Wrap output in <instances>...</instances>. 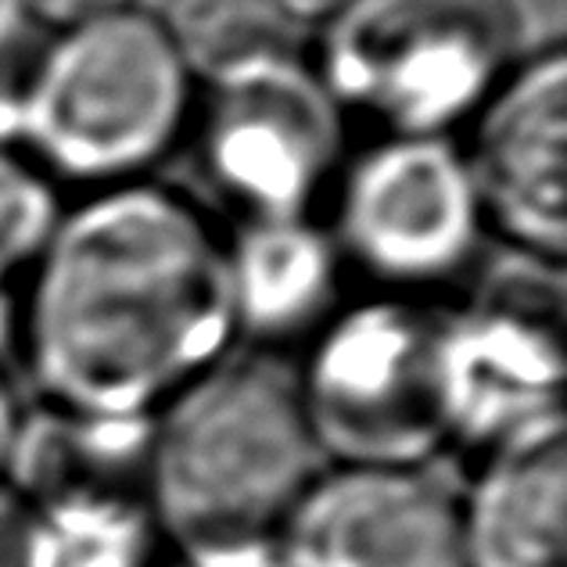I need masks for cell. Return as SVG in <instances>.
<instances>
[{
	"instance_id": "cell-8",
	"label": "cell",
	"mask_w": 567,
	"mask_h": 567,
	"mask_svg": "<svg viewBox=\"0 0 567 567\" xmlns=\"http://www.w3.org/2000/svg\"><path fill=\"white\" fill-rule=\"evenodd\" d=\"M320 219L349 274L392 295L450 298L488 241L456 137H374L349 152Z\"/></svg>"
},
{
	"instance_id": "cell-17",
	"label": "cell",
	"mask_w": 567,
	"mask_h": 567,
	"mask_svg": "<svg viewBox=\"0 0 567 567\" xmlns=\"http://www.w3.org/2000/svg\"><path fill=\"white\" fill-rule=\"evenodd\" d=\"M0 567H37V511L0 482Z\"/></svg>"
},
{
	"instance_id": "cell-15",
	"label": "cell",
	"mask_w": 567,
	"mask_h": 567,
	"mask_svg": "<svg viewBox=\"0 0 567 567\" xmlns=\"http://www.w3.org/2000/svg\"><path fill=\"white\" fill-rule=\"evenodd\" d=\"M65 190L14 144L0 141V270L22 277L48 245Z\"/></svg>"
},
{
	"instance_id": "cell-1",
	"label": "cell",
	"mask_w": 567,
	"mask_h": 567,
	"mask_svg": "<svg viewBox=\"0 0 567 567\" xmlns=\"http://www.w3.org/2000/svg\"><path fill=\"white\" fill-rule=\"evenodd\" d=\"M230 349L227 219L181 184L83 190L22 274L14 367L54 406L152 421Z\"/></svg>"
},
{
	"instance_id": "cell-21",
	"label": "cell",
	"mask_w": 567,
	"mask_h": 567,
	"mask_svg": "<svg viewBox=\"0 0 567 567\" xmlns=\"http://www.w3.org/2000/svg\"><path fill=\"white\" fill-rule=\"evenodd\" d=\"M280 19L288 22H309V25H323L331 14H338L349 0H266Z\"/></svg>"
},
{
	"instance_id": "cell-22",
	"label": "cell",
	"mask_w": 567,
	"mask_h": 567,
	"mask_svg": "<svg viewBox=\"0 0 567 567\" xmlns=\"http://www.w3.org/2000/svg\"><path fill=\"white\" fill-rule=\"evenodd\" d=\"M4 97H8V72H0V115H4Z\"/></svg>"
},
{
	"instance_id": "cell-13",
	"label": "cell",
	"mask_w": 567,
	"mask_h": 567,
	"mask_svg": "<svg viewBox=\"0 0 567 567\" xmlns=\"http://www.w3.org/2000/svg\"><path fill=\"white\" fill-rule=\"evenodd\" d=\"M147 453L152 421L25 399L0 482L29 503L72 492H144Z\"/></svg>"
},
{
	"instance_id": "cell-6",
	"label": "cell",
	"mask_w": 567,
	"mask_h": 567,
	"mask_svg": "<svg viewBox=\"0 0 567 567\" xmlns=\"http://www.w3.org/2000/svg\"><path fill=\"white\" fill-rule=\"evenodd\" d=\"M445 298H349L295 355L298 395L327 464L413 467L450 456L442 416Z\"/></svg>"
},
{
	"instance_id": "cell-20",
	"label": "cell",
	"mask_w": 567,
	"mask_h": 567,
	"mask_svg": "<svg viewBox=\"0 0 567 567\" xmlns=\"http://www.w3.org/2000/svg\"><path fill=\"white\" fill-rule=\"evenodd\" d=\"M22 410H25V395L19 392V378H14L11 367H0V474H4L8 450L14 427L22 421Z\"/></svg>"
},
{
	"instance_id": "cell-16",
	"label": "cell",
	"mask_w": 567,
	"mask_h": 567,
	"mask_svg": "<svg viewBox=\"0 0 567 567\" xmlns=\"http://www.w3.org/2000/svg\"><path fill=\"white\" fill-rule=\"evenodd\" d=\"M162 567H288L274 535L219 543H169Z\"/></svg>"
},
{
	"instance_id": "cell-12",
	"label": "cell",
	"mask_w": 567,
	"mask_h": 567,
	"mask_svg": "<svg viewBox=\"0 0 567 567\" xmlns=\"http://www.w3.org/2000/svg\"><path fill=\"white\" fill-rule=\"evenodd\" d=\"M460 535L467 567H567V424L474 460Z\"/></svg>"
},
{
	"instance_id": "cell-18",
	"label": "cell",
	"mask_w": 567,
	"mask_h": 567,
	"mask_svg": "<svg viewBox=\"0 0 567 567\" xmlns=\"http://www.w3.org/2000/svg\"><path fill=\"white\" fill-rule=\"evenodd\" d=\"M43 14H48V0H0V72L14 58H22V51H33Z\"/></svg>"
},
{
	"instance_id": "cell-10",
	"label": "cell",
	"mask_w": 567,
	"mask_h": 567,
	"mask_svg": "<svg viewBox=\"0 0 567 567\" xmlns=\"http://www.w3.org/2000/svg\"><path fill=\"white\" fill-rule=\"evenodd\" d=\"M288 567H467L445 464H327L277 528Z\"/></svg>"
},
{
	"instance_id": "cell-11",
	"label": "cell",
	"mask_w": 567,
	"mask_h": 567,
	"mask_svg": "<svg viewBox=\"0 0 567 567\" xmlns=\"http://www.w3.org/2000/svg\"><path fill=\"white\" fill-rule=\"evenodd\" d=\"M349 266L317 216L227 223V291L241 349L298 355L349 302Z\"/></svg>"
},
{
	"instance_id": "cell-4",
	"label": "cell",
	"mask_w": 567,
	"mask_h": 567,
	"mask_svg": "<svg viewBox=\"0 0 567 567\" xmlns=\"http://www.w3.org/2000/svg\"><path fill=\"white\" fill-rule=\"evenodd\" d=\"M349 126L312 58L266 37L198 69L184 147L227 223L320 219Z\"/></svg>"
},
{
	"instance_id": "cell-7",
	"label": "cell",
	"mask_w": 567,
	"mask_h": 567,
	"mask_svg": "<svg viewBox=\"0 0 567 567\" xmlns=\"http://www.w3.org/2000/svg\"><path fill=\"white\" fill-rule=\"evenodd\" d=\"M442 416L471 460L567 424L564 262L506 251L445 298Z\"/></svg>"
},
{
	"instance_id": "cell-3",
	"label": "cell",
	"mask_w": 567,
	"mask_h": 567,
	"mask_svg": "<svg viewBox=\"0 0 567 567\" xmlns=\"http://www.w3.org/2000/svg\"><path fill=\"white\" fill-rule=\"evenodd\" d=\"M323 467L295 355L237 346L152 416L144 492L169 543L262 539Z\"/></svg>"
},
{
	"instance_id": "cell-14",
	"label": "cell",
	"mask_w": 567,
	"mask_h": 567,
	"mask_svg": "<svg viewBox=\"0 0 567 567\" xmlns=\"http://www.w3.org/2000/svg\"><path fill=\"white\" fill-rule=\"evenodd\" d=\"M33 511L37 567H162L169 549L144 492H72Z\"/></svg>"
},
{
	"instance_id": "cell-9",
	"label": "cell",
	"mask_w": 567,
	"mask_h": 567,
	"mask_svg": "<svg viewBox=\"0 0 567 567\" xmlns=\"http://www.w3.org/2000/svg\"><path fill=\"white\" fill-rule=\"evenodd\" d=\"M488 237L506 251L564 262L567 248V58L560 43L520 54L456 133Z\"/></svg>"
},
{
	"instance_id": "cell-5",
	"label": "cell",
	"mask_w": 567,
	"mask_h": 567,
	"mask_svg": "<svg viewBox=\"0 0 567 567\" xmlns=\"http://www.w3.org/2000/svg\"><path fill=\"white\" fill-rule=\"evenodd\" d=\"M374 137H456L520 58L514 0H349L309 54Z\"/></svg>"
},
{
	"instance_id": "cell-19",
	"label": "cell",
	"mask_w": 567,
	"mask_h": 567,
	"mask_svg": "<svg viewBox=\"0 0 567 567\" xmlns=\"http://www.w3.org/2000/svg\"><path fill=\"white\" fill-rule=\"evenodd\" d=\"M19 312H22V277L0 270V367L14 370L19 355Z\"/></svg>"
},
{
	"instance_id": "cell-2",
	"label": "cell",
	"mask_w": 567,
	"mask_h": 567,
	"mask_svg": "<svg viewBox=\"0 0 567 567\" xmlns=\"http://www.w3.org/2000/svg\"><path fill=\"white\" fill-rule=\"evenodd\" d=\"M194 86L198 72L166 14L94 4L54 25L8 76L0 141L62 190L144 181L184 147Z\"/></svg>"
}]
</instances>
